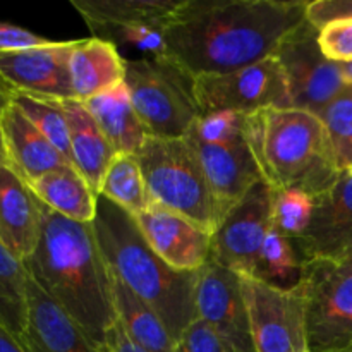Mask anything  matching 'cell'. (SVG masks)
<instances>
[{
	"mask_svg": "<svg viewBox=\"0 0 352 352\" xmlns=\"http://www.w3.org/2000/svg\"><path fill=\"white\" fill-rule=\"evenodd\" d=\"M306 7V0H181L165 26V57L191 78L258 64L305 23Z\"/></svg>",
	"mask_w": 352,
	"mask_h": 352,
	"instance_id": "obj_1",
	"label": "cell"
},
{
	"mask_svg": "<svg viewBox=\"0 0 352 352\" xmlns=\"http://www.w3.org/2000/svg\"><path fill=\"white\" fill-rule=\"evenodd\" d=\"M24 267L102 351L117 313L93 223L74 222L41 203L40 239Z\"/></svg>",
	"mask_w": 352,
	"mask_h": 352,
	"instance_id": "obj_2",
	"label": "cell"
},
{
	"mask_svg": "<svg viewBox=\"0 0 352 352\" xmlns=\"http://www.w3.org/2000/svg\"><path fill=\"white\" fill-rule=\"evenodd\" d=\"M93 227L107 265L181 342L188 327L198 320L195 305L198 272L168 267L144 241L134 217L102 196Z\"/></svg>",
	"mask_w": 352,
	"mask_h": 352,
	"instance_id": "obj_3",
	"label": "cell"
},
{
	"mask_svg": "<svg viewBox=\"0 0 352 352\" xmlns=\"http://www.w3.org/2000/svg\"><path fill=\"white\" fill-rule=\"evenodd\" d=\"M246 138L272 191L301 189L316 198L342 172L325 124L308 110L272 107L248 113Z\"/></svg>",
	"mask_w": 352,
	"mask_h": 352,
	"instance_id": "obj_4",
	"label": "cell"
},
{
	"mask_svg": "<svg viewBox=\"0 0 352 352\" xmlns=\"http://www.w3.org/2000/svg\"><path fill=\"white\" fill-rule=\"evenodd\" d=\"M136 157L150 205L182 215L212 236L217 232L223 213L188 138L148 136Z\"/></svg>",
	"mask_w": 352,
	"mask_h": 352,
	"instance_id": "obj_5",
	"label": "cell"
},
{
	"mask_svg": "<svg viewBox=\"0 0 352 352\" xmlns=\"http://www.w3.org/2000/svg\"><path fill=\"white\" fill-rule=\"evenodd\" d=\"M124 82L148 136L184 138L201 113L195 78L167 57L126 58Z\"/></svg>",
	"mask_w": 352,
	"mask_h": 352,
	"instance_id": "obj_6",
	"label": "cell"
},
{
	"mask_svg": "<svg viewBox=\"0 0 352 352\" xmlns=\"http://www.w3.org/2000/svg\"><path fill=\"white\" fill-rule=\"evenodd\" d=\"M309 352H342L352 344V263L302 261Z\"/></svg>",
	"mask_w": 352,
	"mask_h": 352,
	"instance_id": "obj_7",
	"label": "cell"
},
{
	"mask_svg": "<svg viewBox=\"0 0 352 352\" xmlns=\"http://www.w3.org/2000/svg\"><path fill=\"white\" fill-rule=\"evenodd\" d=\"M181 0H72L91 36L136 52L143 58L165 57V26Z\"/></svg>",
	"mask_w": 352,
	"mask_h": 352,
	"instance_id": "obj_8",
	"label": "cell"
},
{
	"mask_svg": "<svg viewBox=\"0 0 352 352\" xmlns=\"http://www.w3.org/2000/svg\"><path fill=\"white\" fill-rule=\"evenodd\" d=\"M318 31L305 21L287 34L275 50L289 86L291 107L320 113L346 89L342 69L329 60L318 45Z\"/></svg>",
	"mask_w": 352,
	"mask_h": 352,
	"instance_id": "obj_9",
	"label": "cell"
},
{
	"mask_svg": "<svg viewBox=\"0 0 352 352\" xmlns=\"http://www.w3.org/2000/svg\"><path fill=\"white\" fill-rule=\"evenodd\" d=\"M195 96L201 113L230 110L248 116L272 107H291L287 79L274 55L226 74L195 78Z\"/></svg>",
	"mask_w": 352,
	"mask_h": 352,
	"instance_id": "obj_10",
	"label": "cell"
},
{
	"mask_svg": "<svg viewBox=\"0 0 352 352\" xmlns=\"http://www.w3.org/2000/svg\"><path fill=\"white\" fill-rule=\"evenodd\" d=\"M251 333L256 352H308L306 294L299 282L291 289L243 277Z\"/></svg>",
	"mask_w": 352,
	"mask_h": 352,
	"instance_id": "obj_11",
	"label": "cell"
},
{
	"mask_svg": "<svg viewBox=\"0 0 352 352\" xmlns=\"http://www.w3.org/2000/svg\"><path fill=\"white\" fill-rule=\"evenodd\" d=\"M270 229L272 189L260 181L229 210L213 234L210 260L243 277H256L261 250Z\"/></svg>",
	"mask_w": 352,
	"mask_h": 352,
	"instance_id": "obj_12",
	"label": "cell"
},
{
	"mask_svg": "<svg viewBox=\"0 0 352 352\" xmlns=\"http://www.w3.org/2000/svg\"><path fill=\"white\" fill-rule=\"evenodd\" d=\"M195 305L198 320L241 352H256L243 275L208 260L198 270Z\"/></svg>",
	"mask_w": 352,
	"mask_h": 352,
	"instance_id": "obj_13",
	"label": "cell"
},
{
	"mask_svg": "<svg viewBox=\"0 0 352 352\" xmlns=\"http://www.w3.org/2000/svg\"><path fill=\"white\" fill-rule=\"evenodd\" d=\"M76 40L0 52V82L7 91L48 100H72L71 54Z\"/></svg>",
	"mask_w": 352,
	"mask_h": 352,
	"instance_id": "obj_14",
	"label": "cell"
},
{
	"mask_svg": "<svg viewBox=\"0 0 352 352\" xmlns=\"http://www.w3.org/2000/svg\"><path fill=\"white\" fill-rule=\"evenodd\" d=\"M134 220L151 250L174 270L198 272L210 260L213 236L182 215L150 205Z\"/></svg>",
	"mask_w": 352,
	"mask_h": 352,
	"instance_id": "obj_15",
	"label": "cell"
},
{
	"mask_svg": "<svg viewBox=\"0 0 352 352\" xmlns=\"http://www.w3.org/2000/svg\"><path fill=\"white\" fill-rule=\"evenodd\" d=\"M302 261L339 258L352 246V170H342L336 184L315 198L311 222L294 241Z\"/></svg>",
	"mask_w": 352,
	"mask_h": 352,
	"instance_id": "obj_16",
	"label": "cell"
},
{
	"mask_svg": "<svg viewBox=\"0 0 352 352\" xmlns=\"http://www.w3.org/2000/svg\"><path fill=\"white\" fill-rule=\"evenodd\" d=\"M186 138L201 162L213 196L226 219L229 210L256 182L263 181L248 138L230 143H205L189 136Z\"/></svg>",
	"mask_w": 352,
	"mask_h": 352,
	"instance_id": "obj_17",
	"label": "cell"
},
{
	"mask_svg": "<svg viewBox=\"0 0 352 352\" xmlns=\"http://www.w3.org/2000/svg\"><path fill=\"white\" fill-rule=\"evenodd\" d=\"M17 340L24 352H102L31 277L28 278L26 325Z\"/></svg>",
	"mask_w": 352,
	"mask_h": 352,
	"instance_id": "obj_18",
	"label": "cell"
},
{
	"mask_svg": "<svg viewBox=\"0 0 352 352\" xmlns=\"http://www.w3.org/2000/svg\"><path fill=\"white\" fill-rule=\"evenodd\" d=\"M40 230V199L10 165L0 164V241L24 261L36 248Z\"/></svg>",
	"mask_w": 352,
	"mask_h": 352,
	"instance_id": "obj_19",
	"label": "cell"
},
{
	"mask_svg": "<svg viewBox=\"0 0 352 352\" xmlns=\"http://www.w3.org/2000/svg\"><path fill=\"white\" fill-rule=\"evenodd\" d=\"M0 124L10 167L26 182L71 165L10 100L0 110Z\"/></svg>",
	"mask_w": 352,
	"mask_h": 352,
	"instance_id": "obj_20",
	"label": "cell"
},
{
	"mask_svg": "<svg viewBox=\"0 0 352 352\" xmlns=\"http://www.w3.org/2000/svg\"><path fill=\"white\" fill-rule=\"evenodd\" d=\"M57 102L64 110L69 124L72 165L81 172L93 191L100 195L103 177L110 162L116 157V150L88 112L85 103L74 98L57 100Z\"/></svg>",
	"mask_w": 352,
	"mask_h": 352,
	"instance_id": "obj_21",
	"label": "cell"
},
{
	"mask_svg": "<svg viewBox=\"0 0 352 352\" xmlns=\"http://www.w3.org/2000/svg\"><path fill=\"white\" fill-rule=\"evenodd\" d=\"M126 57L116 45L100 38L76 40L71 54V79L74 100L86 102L124 81Z\"/></svg>",
	"mask_w": 352,
	"mask_h": 352,
	"instance_id": "obj_22",
	"label": "cell"
},
{
	"mask_svg": "<svg viewBox=\"0 0 352 352\" xmlns=\"http://www.w3.org/2000/svg\"><path fill=\"white\" fill-rule=\"evenodd\" d=\"M85 107L110 141L116 153H134L141 150L148 134L136 116L126 82L86 100Z\"/></svg>",
	"mask_w": 352,
	"mask_h": 352,
	"instance_id": "obj_23",
	"label": "cell"
},
{
	"mask_svg": "<svg viewBox=\"0 0 352 352\" xmlns=\"http://www.w3.org/2000/svg\"><path fill=\"white\" fill-rule=\"evenodd\" d=\"M38 199L55 213L74 222L93 223L98 212V198L74 165L52 170L28 182Z\"/></svg>",
	"mask_w": 352,
	"mask_h": 352,
	"instance_id": "obj_24",
	"label": "cell"
},
{
	"mask_svg": "<svg viewBox=\"0 0 352 352\" xmlns=\"http://www.w3.org/2000/svg\"><path fill=\"white\" fill-rule=\"evenodd\" d=\"M109 275L117 322L122 325L129 339L146 352H184L181 342L168 333L167 327L158 318L157 313L146 302L141 301L110 267Z\"/></svg>",
	"mask_w": 352,
	"mask_h": 352,
	"instance_id": "obj_25",
	"label": "cell"
},
{
	"mask_svg": "<svg viewBox=\"0 0 352 352\" xmlns=\"http://www.w3.org/2000/svg\"><path fill=\"white\" fill-rule=\"evenodd\" d=\"M100 196L133 217L150 206L140 160L134 153H116L103 177Z\"/></svg>",
	"mask_w": 352,
	"mask_h": 352,
	"instance_id": "obj_26",
	"label": "cell"
},
{
	"mask_svg": "<svg viewBox=\"0 0 352 352\" xmlns=\"http://www.w3.org/2000/svg\"><path fill=\"white\" fill-rule=\"evenodd\" d=\"M28 278L24 261L0 241V327L16 337L26 325Z\"/></svg>",
	"mask_w": 352,
	"mask_h": 352,
	"instance_id": "obj_27",
	"label": "cell"
},
{
	"mask_svg": "<svg viewBox=\"0 0 352 352\" xmlns=\"http://www.w3.org/2000/svg\"><path fill=\"white\" fill-rule=\"evenodd\" d=\"M302 265L305 263L294 243L272 227L263 243L254 278L282 289H291L301 282Z\"/></svg>",
	"mask_w": 352,
	"mask_h": 352,
	"instance_id": "obj_28",
	"label": "cell"
},
{
	"mask_svg": "<svg viewBox=\"0 0 352 352\" xmlns=\"http://www.w3.org/2000/svg\"><path fill=\"white\" fill-rule=\"evenodd\" d=\"M9 100L41 131L45 138L64 155L72 165L71 134L64 110L57 100L40 98L19 91H9Z\"/></svg>",
	"mask_w": 352,
	"mask_h": 352,
	"instance_id": "obj_29",
	"label": "cell"
},
{
	"mask_svg": "<svg viewBox=\"0 0 352 352\" xmlns=\"http://www.w3.org/2000/svg\"><path fill=\"white\" fill-rule=\"evenodd\" d=\"M313 210L315 196L301 189L272 191V227L292 243L306 232Z\"/></svg>",
	"mask_w": 352,
	"mask_h": 352,
	"instance_id": "obj_30",
	"label": "cell"
},
{
	"mask_svg": "<svg viewBox=\"0 0 352 352\" xmlns=\"http://www.w3.org/2000/svg\"><path fill=\"white\" fill-rule=\"evenodd\" d=\"M340 170H352V85L320 113Z\"/></svg>",
	"mask_w": 352,
	"mask_h": 352,
	"instance_id": "obj_31",
	"label": "cell"
},
{
	"mask_svg": "<svg viewBox=\"0 0 352 352\" xmlns=\"http://www.w3.org/2000/svg\"><path fill=\"white\" fill-rule=\"evenodd\" d=\"M186 136L205 143H230L246 138V113L208 112L199 113Z\"/></svg>",
	"mask_w": 352,
	"mask_h": 352,
	"instance_id": "obj_32",
	"label": "cell"
},
{
	"mask_svg": "<svg viewBox=\"0 0 352 352\" xmlns=\"http://www.w3.org/2000/svg\"><path fill=\"white\" fill-rule=\"evenodd\" d=\"M322 54L337 64L352 62V21H336L318 31Z\"/></svg>",
	"mask_w": 352,
	"mask_h": 352,
	"instance_id": "obj_33",
	"label": "cell"
},
{
	"mask_svg": "<svg viewBox=\"0 0 352 352\" xmlns=\"http://www.w3.org/2000/svg\"><path fill=\"white\" fill-rule=\"evenodd\" d=\"M181 346L184 352H241L201 320H195L188 327L181 339Z\"/></svg>",
	"mask_w": 352,
	"mask_h": 352,
	"instance_id": "obj_34",
	"label": "cell"
},
{
	"mask_svg": "<svg viewBox=\"0 0 352 352\" xmlns=\"http://www.w3.org/2000/svg\"><path fill=\"white\" fill-rule=\"evenodd\" d=\"M306 21L316 30L336 21H352V0H315L308 2Z\"/></svg>",
	"mask_w": 352,
	"mask_h": 352,
	"instance_id": "obj_35",
	"label": "cell"
},
{
	"mask_svg": "<svg viewBox=\"0 0 352 352\" xmlns=\"http://www.w3.org/2000/svg\"><path fill=\"white\" fill-rule=\"evenodd\" d=\"M52 40L31 33L24 28L16 24L0 23V52L9 50H24V48H34L48 45Z\"/></svg>",
	"mask_w": 352,
	"mask_h": 352,
	"instance_id": "obj_36",
	"label": "cell"
},
{
	"mask_svg": "<svg viewBox=\"0 0 352 352\" xmlns=\"http://www.w3.org/2000/svg\"><path fill=\"white\" fill-rule=\"evenodd\" d=\"M102 352H146L143 347L138 346L134 340L129 339L126 332H124L122 325L119 322L110 329L109 336H107V342L103 346Z\"/></svg>",
	"mask_w": 352,
	"mask_h": 352,
	"instance_id": "obj_37",
	"label": "cell"
},
{
	"mask_svg": "<svg viewBox=\"0 0 352 352\" xmlns=\"http://www.w3.org/2000/svg\"><path fill=\"white\" fill-rule=\"evenodd\" d=\"M0 352H24L16 336L0 327Z\"/></svg>",
	"mask_w": 352,
	"mask_h": 352,
	"instance_id": "obj_38",
	"label": "cell"
},
{
	"mask_svg": "<svg viewBox=\"0 0 352 352\" xmlns=\"http://www.w3.org/2000/svg\"><path fill=\"white\" fill-rule=\"evenodd\" d=\"M340 69H342V79L347 86L352 85V62L349 64H340Z\"/></svg>",
	"mask_w": 352,
	"mask_h": 352,
	"instance_id": "obj_39",
	"label": "cell"
},
{
	"mask_svg": "<svg viewBox=\"0 0 352 352\" xmlns=\"http://www.w3.org/2000/svg\"><path fill=\"white\" fill-rule=\"evenodd\" d=\"M2 110V109H0ZM0 164H9V158H7V151H6V143H3V134H2V124H0Z\"/></svg>",
	"mask_w": 352,
	"mask_h": 352,
	"instance_id": "obj_40",
	"label": "cell"
},
{
	"mask_svg": "<svg viewBox=\"0 0 352 352\" xmlns=\"http://www.w3.org/2000/svg\"><path fill=\"white\" fill-rule=\"evenodd\" d=\"M7 100H9V91H7L6 86H3L2 82H0V109H2V107L6 105Z\"/></svg>",
	"mask_w": 352,
	"mask_h": 352,
	"instance_id": "obj_41",
	"label": "cell"
},
{
	"mask_svg": "<svg viewBox=\"0 0 352 352\" xmlns=\"http://www.w3.org/2000/svg\"><path fill=\"white\" fill-rule=\"evenodd\" d=\"M336 260H340V261H347V263H352V246L349 248V250L344 251L342 254H340L339 258H336Z\"/></svg>",
	"mask_w": 352,
	"mask_h": 352,
	"instance_id": "obj_42",
	"label": "cell"
},
{
	"mask_svg": "<svg viewBox=\"0 0 352 352\" xmlns=\"http://www.w3.org/2000/svg\"><path fill=\"white\" fill-rule=\"evenodd\" d=\"M342 352H352V344H351V346H349V347H347V349H346V351H342Z\"/></svg>",
	"mask_w": 352,
	"mask_h": 352,
	"instance_id": "obj_43",
	"label": "cell"
},
{
	"mask_svg": "<svg viewBox=\"0 0 352 352\" xmlns=\"http://www.w3.org/2000/svg\"><path fill=\"white\" fill-rule=\"evenodd\" d=\"M308 352H309V351H308Z\"/></svg>",
	"mask_w": 352,
	"mask_h": 352,
	"instance_id": "obj_44",
	"label": "cell"
}]
</instances>
